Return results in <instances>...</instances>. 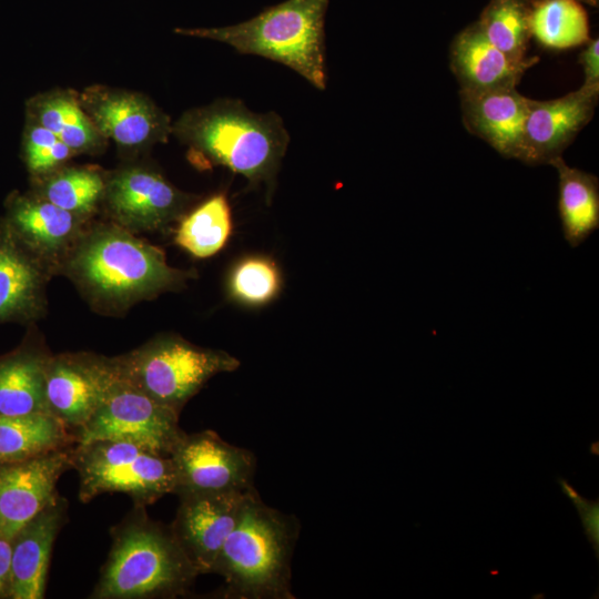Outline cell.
<instances>
[{"label":"cell","mask_w":599,"mask_h":599,"mask_svg":"<svg viewBox=\"0 0 599 599\" xmlns=\"http://www.w3.org/2000/svg\"><path fill=\"white\" fill-rule=\"evenodd\" d=\"M172 134L189 148L192 162L224 166L270 189L290 143L276 112H253L236 99L185 111L172 124Z\"/></svg>","instance_id":"cell-1"},{"label":"cell","mask_w":599,"mask_h":599,"mask_svg":"<svg viewBox=\"0 0 599 599\" xmlns=\"http://www.w3.org/2000/svg\"><path fill=\"white\" fill-rule=\"evenodd\" d=\"M61 265L87 296L109 308L154 297L190 276L171 267L160 248L115 223L83 231Z\"/></svg>","instance_id":"cell-2"},{"label":"cell","mask_w":599,"mask_h":599,"mask_svg":"<svg viewBox=\"0 0 599 599\" xmlns=\"http://www.w3.org/2000/svg\"><path fill=\"white\" fill-rule=\"evenodd\" d=\"M298 535L294 516L267 506L252 490L212 568L224 579L223 597L293 599L291 564Z\"/></svg>","instance_id":"cell-3"},{"label":"cell","mask_w":599,"mask_h":599,"mask_svg":"<svg viewBox=\"0 0 599 599\" xmlns=\"http://www.w3.org/2000/svg\"><path fill=\"white\" fill-rule=\"evenodd\" d=\"M197 576L170 526L151 520L144 507H135L113 530V544L91 597L174 598L187 593Z\"/></svg>","instance_id":"cell-4"},{"label":"cell","mask_w":599,"mask_h":599,"mask_svg":"<svg viewBox=\"0 0 599 599\" xmlns=\"http://www.w3.org/2000/svg\"><path fill=\"white\" fill-rule=\"evenodd\" d=\"M329 0H286L254 18L220 28H175L174 33L225 43L294 70L314 88L327 85L325 13Z\"/></svg>","instance_id":"cell-5"},{"label":"cell","mask_w":599,"mask_h":599,"mask_svg":"<svg viewBox=\"0 0 599 599\" xmlns=\"http://www.w3.org/2000/svg\"><path fill=\"white\" fill-rule=\"evenodd\" d=\"M114 358L124 380L179 413L210 378L240 366L226 352L199 347L177 336L156 337Z\"/></svg>","instance_id":"cell-6"},{"label":"cell","mask_w":599,"mask_h":599,"mask_svg":"<svg viewBox=\"0 0 599 599\" xmlns=\"http://www.w3.org/2000/svg\"><path fill=\"white\" fill-rule=\"evenodd\" d=\"M72 467L79 473L82 502L104 493H123L135 507H145L176 489V471L170 456L126 441L77 444Z\"/></svg>","instance_id":"cell-7"},{"label":"cell","mask_w":599,"mask_h":599,"mask_svg":"<svg viewBox=\"0 0 599 599\" xmlns=\"http://www.w3.org/2000/svg\"><path fill=\"white\" fill-rule=\"evenodd\" d=\"M179 414L120 377L88 422L74 433L75 444L126 441L170 456L185 434L179 426Z\"/></svg>","instance_id":"cell-8"},{"label":"cell","mask_w":599,"mask_h":599,"mask_svg":"<svg viewBox=\"0 0 599 599\" xmlns=\"http://www.w3.org/2000/svg\"><path fill=\"white\" fill-rule=\"evenodd\" d=\"M170 457L176 471L174 494L177 496L255 488L256 459L253 453L229 444L213 430L185 433Z\"/></svg>","instance_id":"cell-9"},{"label":"cell","mask_w":599,"mask_h":599,"mask_svg":"<svg viewBox=\"0 0 599 599\" xmlns=\"http://www.w3.org/2000/svg\"><path fill=\"white\" fill-rule=\"evenodd\" d=\"M120 377L115 358L89 353L50 355L45 367L48 412L74 436Z\"/></svg>","instance_id":"cell-10"},{"label":"cell","mask_w":599,"mask_h":599,"mask_svg":"<svg viewBox=\"0 0 599 599\" xmlns=\"http://www.w3.org/2000/svg\"><path fill=\"white\" fill-rule=\"evenodd\" d=\"M190 201V195L150 167L129 166L106 176L103 202L114 223L132 233L165 227Z\"/></svg>","instance_id":"cell-11"},{"label":"cell","mask_w":599,"mask_h":599,"mask_svg":"<svg viewBox=\"0 0 599 599\" xmlns=\"http://www.w3.org/2000/svg\"><path fill=\"white\" fill-rule=\"evenodd\" d=\"M79 101L97 131L122 149H146L172 133L169 115L142 93L91 85Z\"/></svg>","instance_id":"cell-12"},{"label":"cell","mask_w":599,"mask_h":599,"mask_svg":"<svg viewBox=\"0 0 599 599\" xmlns=\"http://www.w3.org/2000/svg\"><path fill=\"white\" fill-rule=\"evenodd\" d=\"M252 490L179 495L180 505L170 529L197 575L212 572Z\"/></svg>","instance_id":"cell-13"},{"label":"cell","mask_w":599,"mask_h":599,"mask_svg":"<svg viewBox=\"0 0 599 599\" xmlns=\"http://www.w3.org/2000/svg\"><path fill=\"white\" fill-rule=\"evenodd\" d=\"M65 447L21 461L0 464V536L11 540L59 495L61 475L72 468Z\"/></svg>","instance_id":"cell-14"},{"label":"cell","mask_w":599,"mask_h":599,"mask_svg":"<svg viewBox=\"0 0 599 599\" xmlns=\"http://www.w3.org/2000/svg\"><path fill=\"white\" fill-rule=\"evenodd\" d=\"M599 90L580 87L564 97L529 99L518 160L529 165L549 164L592 119Z\"/></svg>","instance_id":"cell-15"},{"label":"cell","mask_w":599,"mask_h":599,"mask_svg":"<svg viewBox=\"0 0 599 599\" xmlns=\"http://www.w3.org/2000/svg\"><path fill=\"white\" fill-rule=\"evenodd\" d=\"M6 207L3 223L22 245L50 267L62 263L83 233V217L34 193H12Z\"/></svg>","instance_id":"cell-16"},{"label":"cell","mask_w":599,"mask_h":599,"mask_svg":"<svg viewBox=\"0 0 599 599\" xmlns=\"http://www.w3.org/2000/svg\"><path fill=\"white\" fill-rule=\"evenodd\" d=\"M50 268L0 221V324L41 316Z\"/></svg>","instance_id":"cell-17"},{"label":"cell","mask_w":599,"mask_h":599,"mask_svg":"<svg viewBox=\"0 0 599 599\" xmlns=\"http://www.w3.org/2000/svg\"><path fill=\"white\" fill-rule=\"evenodd\" d=\"M67 501L58 496L11 539L9 598L42 599L53 542L67 517Z\"/></svg>","instance_id":"cell-18"},{"label":"cell","mask_w":599,"mask_h":599,"mask_svg":"<svg viewBox=\"0 0 599 599\" xmlns=\"http://www.w3.org/2000/svg\"><path fill=\"white\" fill-rule=\"evenodd\" d=\"M528 101L516 88L460 91L463 121L470 133L486 141L499 154L518 159Z\"/></svg>","instance_id":"cell-19"},{"label":"cell","mask_w":599,"mask_h":599,"mask_svg":"<svg viewBox=\"0 0 599 599\" xmlns=\"http://www.w3.org/2000/svg\"><path fill=\"white\" fill-rule=\"evenodd\" d=\"M537 57L512 60L491 44L477 23L463 30L450 47V68L463 92L516 88Z\"/></svg>","instance_id":"cell-20"},{"label":"cell","mask_w":599,"mask_h":599,"mask_svg":"<svg viewBox=\"0 0 599 599\" xmlns=\"http://www.w3.org/2000/svg\"><path fill=\"white\" fill-rule=\"evenodd\" d=\"M27 119L54 133L77 154L97 153L105 145V139L82 109L79 94L72 91L53 90L31 98Z\"/></svg>","instance_id":"cell-21"},{"label":"cell","mask_w":599,"mask_h":599,"mask_svg":"<svg viewBox=\"0 0 599 599\" xmlns=\"http://www.w3.org/2000/svg\"><path fill=\"white\" fill-rule=\"evenodd\" d=\"M49 356L23 347L0 357V416L50 414L45 402Z\"/></svg>","instance_id":"cell-22"},{"label":"cell","mask_w":599,"mask_h":599,"mask_svg":"<svg viewBox=\"0 0 599 599\" xmlns=\"http://www.w3.org/2000/svg\"><path fill=\"white\" fill-rule=\"evenodd\" d=\"M549 164L558 173L562 234L571 247H577L599 229V181L595 174L567 165L561 156Z\"/></svg>","instance_id":"cell-23"},{"label":"cell","mask_w":599,"mask_h":599,"mask_svg":"<svg viewBox=\"0 0 599 599\" xmlns=\"http://www.w3.org/2000/svg\"><path fill=\"white\" fill-rule=\"evenodd\" d=\"M75 444L70 429L51 414L0 416V464L41 456Z\"/></svg>","instance_id":"cell-24"},{"label":"cell","mask_w":599,"mask_h":599,"mask_svg":"<svg viewBox=\"0 0 599 599\" xmlns=\"http://www.w3.org/2000/svg\"><path fill=\"white\" fill-rule=\"evenodd\" d=\"M38 179L34 194L83 219L103 201L106 176L90 166L59 167Z\"/></svg>","instance_id":"cell-25"},{"label":"cell","mask_w":599,"mask_h":599,"mask_svg":"<svg viewBox=\"0 0 599 599\" xmlns=\"http://www.w3.org/2000/svg\"><path fill=\"white\" fill-rule=\"evenodd\" d=\"M531 37L544 48L566 50L588 42L587 13L577 0H539L529 9Z\"/></svg>","instance_id":"cell-26"},{"label":"cell","mask_w":599,"mask_h":599,"mask_svg":"<svg viewBox=\"0 0 599 599\" xmlns=\"http://www.w3.org/2000/svg\"><path fill=\"white\" fill-rule=\"evenodd\" d=\"M231 231L227 197L217 193L182 219L175 232V243L191 255L205 258L222 250Z\"/></svg>","instance_id":"cell-27"},{"label":"cell","mask_w":599,"mask_h":599,"mask_svg":"<svg viewBox=\"0 0 599 599\" xmlns=\"http://www.w3.org/2000/svg\"><path fill=\"white\" fill-rule=\"evenodd\" d=\"M529 9L525 0H491L477 24L491 44L510 59L522 61L531 38Z\"/></svg>","instance_id":"cell-28"},{"label":"cell","mask_w":599,"mask_h":599,"mask_svg":"<svg viewBox=\"0 0 599 599\" xmlns=\"http://www.w3.org/2000/svg\"><path fill=\"white\" fill-rule=\"evenodd\" d=\"M280 286L281 276L275 263L263 256L241 261L229 280L231 295L248 305L267 303L278 293Z\"/></svg>","instance_id":"cell-29"},{"label":"cell","mask_w":599,"mask_h":599,"mask_svg":"<svg viewBox=\"0 0 599 599\" xmlns=\"http://www.w3.org/2000/svg\"><path fill=\"white\" fill-rule=\"evenodd\" d=\"M22 151L26 165L35 177L61 167L77 154L54 133L29 119L23 132Z\"/></svg>","instance_id":"cell-30"},{"label":"cell","mask_w":599,"mask_h":599,"mask_svg":"<svg viewBox=\"0 0 599 599\" xmlns=\"http://www.w3.org/2000/svg\"><path fill=\"white\" fill-rule=\"evenodd\" d=\"M579 63L583 71L581 87L599 90V40H589L579 57Z\"/></svg>","instance_id":"cell-31"},{"label":"cell","mask_w":599,"mask_h":599,"mask_svg":"<svg viewBox=\"0 0 599 599\" xmlns=\"http://www.w3.org/2000/svg\"><path fill=\"white\" fill-rule=\"evenodd\" d=\"M580 515L585 535L587 536L596 558H599V500H588L576 508Z\"/></svg>","instance_id":"cell-32"},{"label":"cell","mask_w":599,"mask_h":599,"mask_svg":"<svg viewBox=\"0 0 599 599\" xmlns=\"http://www.w3.org/2000/svg\"><path fill=\"white\" fill-rule=\"evenodd\" d=\"M11 576V540L0 536V598H9Z\"/></svg>","instance_id":"cell-33"},{"label":"cell","mask_w":599,"mask_h":599,"mask_svg":"<svg viewBox=\"0 0 599 599\" xmlns=\"http://www.w3.org/2000/svg\"><path fill=\"white\" fill-rule=\"evenodd\" d=\"M557 483L560 485L562 493L573 502L575 507L585 502L586 498L582 497L565 478L557 477Z\"/></svg>","instance_id":"cell-34"},{"label":"cell","mask_w":599,"mask_h":599,"mask_svg":"<svg viewBox=\"0 0 599 599\" xmlns=\"http://www.w3.org/2000/svg\"><path fill=\"white\" fill-rule=\"evenodd\" d=\"M590 453H591L592 455H599V443H598V441L591 443V446H590Z\"/></svg>","instance_id":"cell-35"},{"label":"cell","mask_w":599,"mask_h":599,"mask_svg":"<svg viewBox=\"0 0 599 599\" xmlns=\"http://www.w3.org/2000/svg\"><path fill=\"white\" fill-rule=\"evenodd\" d=\"M535 1H539V0H532V2H535ZM577 1L586 2V3L590 4V6H597V2H598V0H577Z\"/></svg>","instance_id":"cell-36"}]
</instances>
